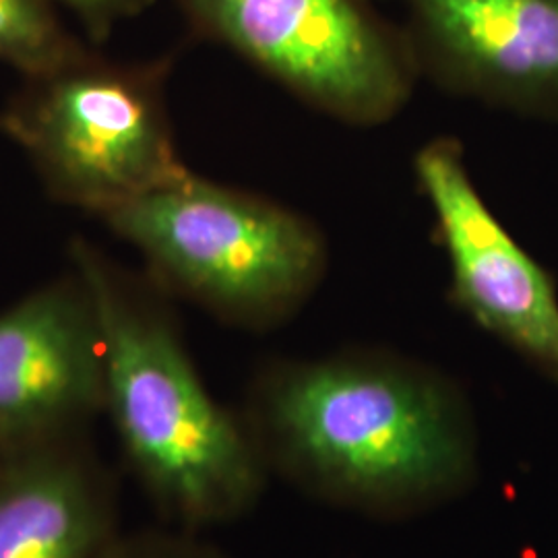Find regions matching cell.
Wrapping results in <instances>:
<instances>
[{
	"label": "cell",
	"instance_id": "5bb4252c",
	"mask_svg": "<svg viewBox=\"0 0 558 558\" xmlns=\"http://www.w3.org/2000/svg\"><path fill=\"white\" fill-rule=\"evenodd\" d=\"M0 133H2V114H0Z\"/></svg>",
	"mask_w": 558,
	"mask_h": 558
},
{
	"label": "cell",
	"instance_id": "52a82bcc",
	"mask_svg": "<svg viewBox=\"0 0 558 558\" xmlns=\"http://www.w3.org/2000/svg\"><path fill=\"white\" fill-rule=\"evenodd\" d=\"M104 403L100 315L73 267L0 313V447L69 439Z\"/></svg>",
	"mask_w": 558,
	"mask_h": 558
},
{
	"label": "cell",
	"instance_id": "30bf717a",
	"mask_svg": "<svg viewBox=\"0 0 558 558\" xmlns=\"http://www.w3.org/2000/svg\"><path fill=\"white\" fill-rule=\"evenodd\" d=\"M85 48L60 23L50 0H0V64L32 80L75 59Z\"/></svg>",
	"mask_w": 558,
	"mask_h": 558
},
{
	"label": "cell",
	"instance_id": "3957f363",
	"mask_svg": "<svg viewBox=\"0 0 558 558\" xmlns=\"http://www.w3.org/2000/svg\"><path fill=\"white\" fill-rule=\"evenodd\" d=\"M101 220L140 251L161 286L251 329L299 313L327 267L313 221L189 170Z\"/></svg>",
	"mask_w": 558,
	"mask_h": 558
},
{
	"label": "cell",
	"instance_id": "8fae6325",
	"mask_svg": "<svg viewBox=\"0 0 558 558\" xmlns=\"http://www.w3.org/2000/svg\"><path fill=\"white\" fill-rule=\"evenodd\" d=\"M106 558H230L199 532L168 530L145 532L133 538H119Z\"/></svg>",
	"mask_w": 558,
	"mask_h": 558
},
{
	"label": "cell",
	"instance_id": "9c48e42d",
	"mask_svg": "<svg viewBox=\"0 0 558 558\" xmlns=\"http://www.w3.org/2000/svg\"><path fill=\"white\" fill-rule=\"evenodd\" d=\"M119 542L96 465L69 439L0 463V558H106Z\"/></svg>",
	"mask_w": 558,
	"mask_h": 558
},
{
	"label": "cell",
	"instance_id": "277c9868",
	"mask_svg": "<svg viewBox=\"0 0 558 558\" xmlns=\"http://www.w3.org/2000/svg\"><path fill=\"white\" fill-rule=\"evenodd\" d=\"M166 64H117L83 50L27 80L2 133L29 156L60 201L106 216L177 179L163 104Z\"/></svg>",
	"mask_w": 558,
	"mask_h": 558
},
{
	"label": "cell",
	"instance_id": "7a4b0ae2",
	"mask_svg": "<svg viewBox=\"0 0 558 558\" xmlns=\"http://www.w3.org/2000/svg\"><path fill=\"white\" fill-rule=\"evenodd\" d=\"M73 267L100 315L104 412L149 499L191 532L251 513L271 476L242 414L205 387L168 311L85 240L73 244Z\"/></svg>",
	"mask_w": 558,
	"mask_h": 558
},
{
	"label": "cell",
	"instance_id": "4fadbf2b",
	"mask_svg": "<svg viewBox=\"0 0 558 558\" xmlns=\"http://www.w3.org/2000/svg\"><path fill=\"white\" fill-rule=\"evenodd\" d=\"M7 453H9V451H4V449L0 447V463H2V459L7 458Z\"/></svg>",
	"mask_w": 558,
	"mask_h": 558
},
{
	"label": "cell",
	"instance_id": "7c38bea8",
	"mask_svg": "<svg viewBox=\"0 0 558 558\" xmlns=\"http://www.w3.org/2000/svg\"><path fill=\"white\" fill-rule=\"evenodd\" d=\"M71 11L94 40H104L120 21L131 20L160 0H50Z\"/></svg>",
	"mask_w": 558,
	"mask_h": 558
},
{
	"label": "cell",
	"instance_id": "ba28073f",
	"mask_svg": "<svg viewBox=\"0 0 558 558\" xmlns=\"http://www.w3.org/2000/svg\"><path fill=\"white\" fill-rule=\"evenodd\" d=\"M416 73L468 98L558 110V0H405Z\"/></svg>",
	"mask_w": 558,
	"mask_h": 558
},
{
	"label": "cell",
	"instance_id": "5b68a950",
	"mask_svg": "<svg viewBox=\"0 0 558 558\" xmlns=\"http://www.w3.org/2000/svg\"><path fill=\"white\" fill-rule=\"evenodd\" d=\"M195 29L348 124L393 119L418 77L373 0H180Z\"/></svg>",
	"mask_w": 558,
	"mask_h": 558
},
{
	"label": "cell",
	"instance_id": "6da1fadb",
	"mask_svg": "<svg viewBox=\"0 0 558 558\" xmlns=\"http://www.w3.org/2000/svg\"><path fill=\"white\" fill-rule=\"evenodd\" d=\"M242 418L269 476L362 518H422L478 480L468 393L437 366L393 350L276 360L257 375Z\"/></svg>",
	"mask_w": 558,
	"mask_h": 558
},
{
	"label": "cell",
	"instance_id": "8992f818",
	"mask_svg": "<svg viewBox=\"0 0 558 558\" xmlns=\"http://www.w3.org/2000/svg\"><path fill=\"white\" fill-rule=\"evenodd\" d=\"M414 172L447 253L453 304L558 385V296L550 274L484 203L458 141L426 143Z\"/></svg>",
	"mask_w": 558,
	"mask_h": 558
}]
</instances>
